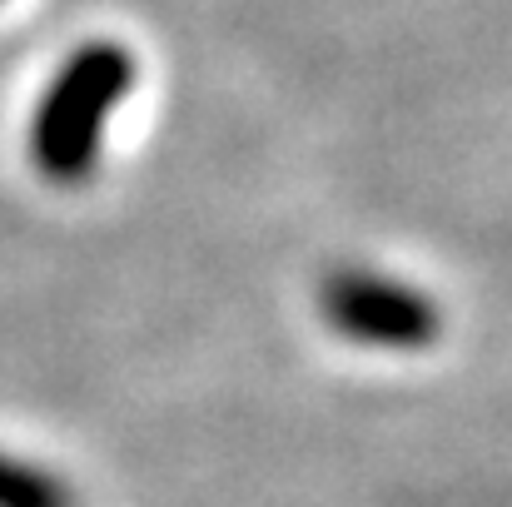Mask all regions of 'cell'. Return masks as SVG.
<instances>
[{"instance_id": "6da1fadb", "label": "cell", "mask_w": 512, "mask_h": 507, "mask_svg": "<svg viewBox=\"0 0 512 507\" xmlns=\"http://www.w3.org/2000/svg\"><path fill=\"white\" fill-rule=\"evenodd\" d=\"M135 85V55L120 40H85L45 85L30 115V165L50 184H80L100 165L105 125Z\"/></svg>"}, {"instance_id": "7a4b0ae2", "label": "cell", "mask_w": 512, "mask_h": 507, "mask_svg": "<svg viewBox=\"0 0 512 507\" xmlns=\"http://www.w3.org/2000/svg\"><path fill=\"white\" fill-rule=\"evenodd\" d=\"M319 304H324V319L348 343H363V348L413 353V348L438 343V334H443V314L423 289L388 279V274H373V269H339L324 284Z\"/></svg>"}, {"instance_id": "3957f363", "label": "cell", "mask_w": 512, "mask_h": 507, "mask_svg": "<svg viewBox=\"0 0 512 507\" xmlns=\"http://www.w3.org/2000/svg\"><path fill=\"white\" fill-rule=\"evenodd\" d=\"M0 507H80V503L40 463H20V458L0 453Z\"/></svg>"}]
</instances>
